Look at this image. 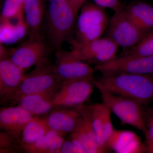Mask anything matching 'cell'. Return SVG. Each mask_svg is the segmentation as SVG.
Listing matches in <instances>:
<instances>
[{"instance_id": "7402d4cb", "label": "cell", "mask_w": 153, "mask_h": 153, "mask_svg": "<svg viewBox=\"0 0 153 153\" xmlns=\"http://www.w3.org/2000/svg\"><path fill=\"white\" fill-rule=\"evenodd\" d=\"M104 103H96L88 105L91 116L92 120L94 130L97 142L100 147L104 151L108 152L106 142L104 136V118L103 109Z\"/></svg>"}, {"instance_id": "f546056e", "label": "cell", "mask_w": 153, "mask_h": 153, "mask_svg": "<svg viewBox=\"0 0 153 153\" xmlns=\"http://www.w3.org/2000/svg\"><path fill=\"white\" fill-rule=\"evenodd\" d=\"M70 139L73 146L74 153H85L83 145L75 131L70 134Z\"/></svg>"}, {"instance_id": "ffe728a7", "label": "cell", "mask_w": 153, "mask_h": 153, "mask_svg": "<svg viewBox=\"0 0 153 153\" xmlns=\"http://www.w3.org/2000/svg\"><path fill=\"white\" fill-rule=\"evenodd\" d=\"M51 129L47 117H34L25 126L21 135V147L33 144L45 135Z\"/></svg>"}, {"instance_id": "44dd1931", "label": "cell", "mask_w": 153, "mask_h": 153, "mask_svg": "<svg viewBox=\"0 0 153 153\" xmlns=\"http://www.w3.org/2000/svg\"><path fill=\"white\" fill-rule=\"evenodd\" d=\"M24 11L28 28L33 32H36L41 25L44 16L42 0H25Z\"/></svg>"}, {"instance_id": "603a6c76", "label": "cell", "mask_w": 153, "mask_h": 153, "mask_svg": "<svg viewBox=\"0 0 153 153\" xmlns=\"http://www.w3.org/2000/svg\"><path fill=\"white\" fill-rule=\"evenodd\" d=\"M120 56H153V32L147 34L134 47L126 49Z\"/></svg>"}, {"instance_id": "d6986e66", "label": "cell", "mask_w": 153, "mask_h": 153, "mask_svg": "<svg viewBox=\"0 0 153 153\" xmlns=\"http://www.w3.org/2000/svg\"><path fill=\"white\" fill-rule=\"evenodd\" d=\"M28 28L24 14L17 18L16 23L10 20L1 21V44L10 45L16 43L25 37Z\"/></svg>"}, {"instance_id": "ba28073f", "label": "cell", "mask_w": 153, "mask_h": 153, "mask_svg": "<svg viewBox=\"0 0 153 153\" xmlns=\"http://www.w3.org/2000/svg\"><path fill=\"white\" fill-rule=\"evenodd\" d=\"M94 79H81L63 82L52 98L54 107L76 108L82 106L90 97Z\"/></svg>"}, {"instance_id": "ac0fdd59", "label": "cell", "mask_w": 153, "mask_h": 153, "mask_svg": "<svg viewBox=\"0 0 153 153\" xmlns=\"http://www.w3.org/2000/svg\"><path fill=\"white\" fill-rule=\"evenodd\" d=\"M63 137V135L50 129L36 142L22 146L21 151L28 153H59L65 140Z\"/></svg>"}, {"instance_id": "9c48e42d", "label": "cell", "mask_w": 153, "mask_h": 153, "mask_svg": "<svg viewBox=\"0 0 153 153\" xmlns=\"http://www.w3.org/2000/svg\"><path fill=\"white\" fill-rule=\"evenodd\" d=\"M53 69L62 83L78 79H94V68L76 58L71 51L57 50Z\"/></svg>"}, {"instance_id": "52a82bcc", "label": "cell", "mask_w": 153, "mask_h": 153, "mask_svg": "<svg viewBox=\"0 0 153 153\" xmlns=\"http://www.w3.org/2000/svg\"><path fill=\"white\" fill-rule=\"evenodd\" d=\"M71 52L79 60L95 65L109 62L116 57L118 46L108 37L100 38L85 44L71 41Z\"/></svg>"}, {"instance_id": "7c38bea8", "label": "cell", "mask_w": 153, "mask_h": 153, "mask_svg": "<svg viewBox=\"0 0 153 153\" xmlns=\"http://www.w3.org/2000/svg\"><path fill=\"white\" fill-rule=\"evenodd\" d=\"M25 70L10 57L0 61V97L1 101L8 102L25 77Z\"/></svg>"}, {"instance_id": "f1b7e54d", "label": "cell", "mask_w": 153, "mask_h": 153, "mask_svg": "<svg viewBox=\"0 0 153 153\" xmlns=\"http://www.w3.org/2000/svg\"><path fill=\"white\" fill-rule=\"evenodd\" d=\"M95 4L103 8L112 9L114 12L120 10L124 7L120 0H94Z\"/></svg>"}, {"instance_id": "5bb4252c", "label": "cell", "mask_w": 153, "mask_h": 153, "mask_svg": "<svg viewBox=\"0 0 153 153\" xmlns=\"http://www.w3.org/2000/svg\"><path fill=\"white\" fill-rule=\"evenodd\" d=\"M34 117L19 105L1 108L0 128L21 139L23 129Z\"/></svg>"}, {"instance_id": "d6a6232c", "label": "cell", "mask_w": 153, "mask_h": 153, "mask_svg": "<svg viewBox=\"0 0 153 153\" xmlns=\"http://www.w3.org/2000/svg\"><path fill=\"white\" fill-rule=\"evenodd\" d=\"M146 149V153H153V140L151 141L145 142Z\"/></svg>"}, {"instance_id": "277c9868", "label": "cell", "mask_w": 153, "mask_h": 153, "mask_svg": "<svg viewBox=\"0 0 153 153\" xmlns=\"http://www.w3.org/2000/svg\"><path fill=\"white\" fill-rule=\"evenodd\" d=\"M77 14L66 0H50L48 12L49 39L57 50L73 29Z\"/></svg>"}, {"instance_id": "8992f818", "label": "cell", "mask_w": 153, "mask_h": 153, "mask_svg": "<svg viewBox=\"0 0 153 153\" xmlns=\"http://www.w3.org/2000/svg\"><path fill=\"white\" fill-rule=\"evenodd\" d=\"M107 35L119 47L126 49L137 44L147 34L133 22L124 9L115 12L110 20Z\"/></svg>"}, {"instance_id": "8fae6325", "label": "cell", "mask_w": 153, "mask_h": 153, "mask_svg": "<svg viewBox=\"0 0 153 153\" xmlns=\"http://www.w3.org/2000/svg\"><path fill=\"white\" fill-rule=\"evenodd\" d=\"M46 45L39 38H33L12 50L11 60L22 69H27L45 58Z\"/></svg>"}, {"instance_id": "5b68a950", "label": "cell", "mask_w": 153, "mask_h": 153, "mask_svg": "<svg viewBox=\"0 0 153 153\" xmlns=\"http://www.w3.org/2000/svg\"><path fill=\"white\" fill-rule=\"evenodd\" d=\"M105 8L91 3L83 5L77 21V40L85 44L100 37L109 24Z\"/></svg>"}, {"instance_id": "4dcf8cb0", "label": "cell", "mask_w": 153, "mask_h": 153, "mask_svg": "<svg viewBox=\"0 0 153 153\" xmlns=\"http://www.w3.org/2000/svg\"><path fill=\"white\" fill-rule=\"evenodd\" d=\"M74 12L77 14L78 11L82 7L86 0H66Z\"/></svg>"}, {"instance_id": "7a4b0ae2", "label": "cell", "mask_w": 153, "mask_h": 153, "mask_svg": "<svg viewBox=\"0 0 153 153\" xmlns=\"http://www.w3.org/2000/svg\"><path fill=\"white\" fill-rule=\"evenodd\" d=\"M94 83L99 91L102 103L117 116L122 123L134 127L145 135L147 130L145 122L144 105L132 99L110 92L99 79H94Z\"/></svg>"}, {"instance_id": "e0dca14e", "label": "cell", "mask_w": 153, "mask_h": 153, "mask_svg": "<svg viewBox=\"0 0 153 153\" xmlns=\"http://www.w3.org/2000/svg\"><path fill=\"white\" fill-rule=\"evenodd\" d=\"M55 92L30 94L21 97L16 102L34 116H41L49 114L54 108L52 100Z\"/></svg>"}, {"instance_id": "3957f363", "label": "cell", "mask_w": 153, "mask_h": 153, "mask_svg": "<svg viewBox=\"0 0 153 153\" xmlns=\"http://www.w3.org/2000/svg\"><path fill=\"white\" fill-rule=\"evenodd\" d=\"M62 83L54 72L53 64L45 57L32 71L25 74L9 102L15 103L21 97L30 94L56 92Z\"/></svg>"}, {"instance_id": "d4e9b609", "label": "cell", "mask_w": 153, "mask_h": 153, "mask_svg": "<svg viewBox=\"0 0 153 153\" xmlns=\"http://www.w3.org/2000/svg\"><path fill=\"white\" fill-rule=\"evenodd\" d=\"M74 131L82 143L85 153H104L98 144L92 140L85 131L82 126L81 118Z\"/></svg>"}, {"instance_id": "4316f807", "label": "cell", "mask_w": 153, "mask_h": 153, "mask_svg": "<svg viewBox=\"0 0 153 153\" xmlns=\"http://www.w3.org/2000/svg\"><path fill=\"white\" fill-rule=\"evenodd\" d=\"M144 118L147 130L145 135L146 142L153 140V105L150 107L145 109Z\"/></svg>"}, {"instance_id": "484cf974", "label": "cell", "mask_w": 153, "mask_h": 153, "mask_svg": "<svg viewBox=\"0 0 153 153\" xmlns=\"http://www.w3.org/2000/svg\"><path fill=\"white\" fill-rule=\"evenodd\" d=\"M21 139L8 132L0 133V152L9 153L21 151Z\"/></svg>"}, {"instance_id": "30bf717a", "label": "cell", "mask_w": 153, "mask_h": 153, "mask_svg": "<svg viewBox=\"0 0 153 153\" xmlns=\"http://www.w3.org/2000/svg\"><path fill=\"white\" fill-rule=\"evenodd\" d=\"M94 69L102 74H153V56H120L109 62L95 65Z\"/></svg>"}, {"instance_id": "9a60e30c", "label": "cell", "mask_w": 153, "mask_h": 153, "mask_svg": "<svg viewBox=\"0 0 153 153\" xmlns=\"http://www.w3.org/2000/svg\"><path fill=\"white\" fill-rule=\"evenodd\" d=\"M108 149L117 153H146L145 143L139 137L130 131L114 129L106 144Z\"/></svg>"}, {"instance_id": "cb8c5ba5", "label": "cell", "mask_w": 153, "mask_h": 153, "mask_svg": "<svg viewBox=\"0 0 153 153\" xmlns=\"http://www.w3.org/2000/svg\"><path fill=\"white\" fill-rule=\"evenodd\" d=\"M25 0H5L1 14V21L13 20L24 13Z\"/></svg>"}, {"instance_id": "6da1fadb", "label": "cell", "mask_w": 153, "mask_h": 153, "mask_svg": "<svg viewBox=\"0 0 153 153\" xmlns=\"http://www.w3.org/2000/svg\"><path fill=\"white\" fill-rule=\"evenodd\" d=\"M100 81L110 92L145 105L153 100V74H102Z\"/></svg>"}, {"instance_id": "4fadbf2b", "label": "cell", "mask_w": 153, "mask_h": 153, "mask_svg": "<svg viewBox=\"0 0 153 153\" xmlns=\"http://www.w3.org/2000/svg\"><path fill=\"white\" fill-rule=\"evenodd\" d=\"M81 106L54 107L47 116L50 128L63 136L71 134L75 130L81 119Z\"/></svg>"}, {"instance_id": "1f68e13d", "label": "cell", "mask_w": 153, "mask_h": 153, "mask_svg": "<svg viewBox=\"0 0 153 153\" xmlns=\"http://www.w3.org/2000/svg\"><path fill=\"white\" fill-rule=\"evenodd\" d=\"M74 153L71 139L65 140L60 149V153Z\"/></svg>"}, {"instance_id": "83f0119b", "label": "cell", "mask_w": 153, "mask_h": 153, "mask_svg": "<svg viewBox=\"0 0 153 153\" xmlns=\"http://www.w3.org/2000/svg\"><path fill=\"white\" fill-rule=\"evenodd\" d=\"M111 111L109 108L105 105L104 109H103L104 136L106 144L109 137L111 135L115 129L114 128L112 121H111Z\"/></svg>"}, {"instance_id": "2e32d148", "label": "cell", "mask_w": 153, "mask_h": 153, "mask_svg": "<svg viewBox=\"0 0 153 153\" xmlns=\"http://www.w3.org/2000/svg\"><path fill=\"white\" fill-rule=\"evenodd\" d=\"M126 12L140 30L146 34L153 32V7L142 1L132 2L124 7Z\"/></svg>"}]
</instances>
